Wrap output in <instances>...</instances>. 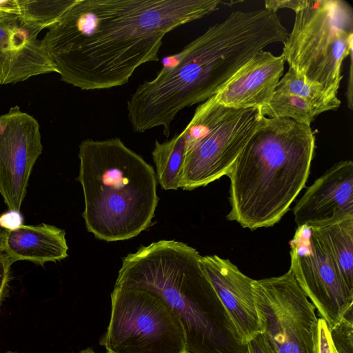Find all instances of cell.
<instances>
[{
	"label": "cell",
	"instance_id": "obj_1",
	"mask_svg": "<svg viewBox=\"0 0 353 353\" xmlns=\"http://www.w3.org/2000/svg\"><path fill=\"white\" fill-rule=\"evenodd\" d=\"M220 0H76L42 39L61 79L83 90L126 84L159 61L164 37L218 9Z\"/></svg>",
	"mask_w": 353,
	"mask_h": 353
},
{
	"label": "cell",
	"instance_id": "obj_2",
	"mask_svg": "<svg viewBox=\"0 0 353 353\" xmlns=\"http://www.w3.org/2000/svg\"><path fill=\"white\" fill-rule=\"evenodd\" d=\"M200 256L174 240L141 246L123 258L114 285L159 294L182 323L186 353H245L246 344L201 269Z\"/></svg>",
	"mask_w": 353,
	"mask_h": 353
},
{
	"label": "cell",
	"instance_id": "obj_3",
	"mask_svg": "<svg viewBox=\"0 0 353 353\" xmlns=\"http://www.w3.org/2000/svg\"><path fill=\"white\" fill-rule=\"evenodd\" d=\"M314 150L310 126L263 116L227 175V219L251 230L278 223L304 188Z\"/></svg>",
	"mask_w": 353,
	"mask_h": 353
},
{
	"label": "cell",
	"instance_id": "obj_4",
	"mask_svg": "<svg viewBox=\"0 0 353 353\" xmlns=\"http://www.w3.org/2000/svg\"><path fill=\"white\" fill-rule=\"evenodd\" d=\"M87 230L105 241L137 236L152 224L159 202L154 170L118 137L79 146Z\"/></svg>",
	"mask_w": 353,
	"mask_h": 353
},
{
	"label": "cell",
	"instance_id": "obj_5",
	"mask_svg": "<svg viewBox=\"0 0 353 353\" xmlns=\"http://www.w3.org/2000/svg\"><path fill=\"white\" fill-rule=\"evenodd\" d=\"M281 55L305 80L337 94L343 60L352 52L353 10L343 0H307L295 12Z\"/></svg>",
	"mask_w": 353,
	"mask_h": 353
},
{
	"label": "cell",
	"instance_id": "obj_6",
	"mask_svg": "<svg viewBox=\"0 0 353 353\" xmlns=\"http://www.w3.org/2000/svg\"><path fill=\"white\" fill-rule=\"evenodd\" d=\"M262 117L259 108H229L212 97L199 105L181 132L185 154L180 188L192 190L228 175Z\"/></svg>",
	"mask_w": 353,
	"mask_h": 353
},
{
	"label": "cell",
	"instance_id": "obj_7",
	"mask_svg": "<svg viewBox=\"0 0 353 353\" xmlns=\"http://www.w3.org/2000/svg\"><path fill=\"white\" fill-rule=\"evenodd\" d=\"M111 312L99 343L106 353H186L182 323L157 293L114 285Z\"/></svg>",
	"mask_w": 353,
	"mask_h": 353
},
{
	"label": "cell",
	"instance_id": "obj_8",
	"mask_svg": "<svg viewBox=\"0 0 353 353\" xmlns=\"http://www.w3.org/2000/svg\"><path fill=\"white\" fill-rule=\"evenodd\" d=\"M252 286L261 333L274 353H314L316 308L292 271L254 279Z\"/></svg>",
	"mask_w": 353,
	"mask_h": 353
},
{
	"label": "cell",
	"instance_id": "obj_9",
	"mask_svg": "<svg viewBox=\"0 0 353 353\" xmlns=\"http://www.w3.org/2000/svg\"><path fill=\"white\" fill-rule=\"evenodd\" d=\"M290 244V270L330 330L352 306L353 292L310 227H298Z\"/></svg>",
	"mask_w": 353,
	"mask_h": 353
},
{
	"label": "cell",
	"instance_id": "obj_10",
	"mask_svg": "<svg viewBox=\"0 0 353 353\" xmlns=\"http://www.w3.org/2000/svg\"><path fill=\"white\" fill-rule=\"evenodd\" d=\"M38 121L15 105L0 116V194L20 212L30 175L42 152Z\"/></svg>",
	"mask_w": 353,
	"mask_h": 353
},
{
	"label": "cell",
	"instance_id": "obj_11",
	"mask_svg": "<svg viewBox=\"0 0 353 353\" xmlns=\"http://www.w3.org/2000/svg\"><path fill=\"white\" fill-rule=\"evenodd\" d=\"M293 214L298 227L353 217V163H335L305 190Z\"/></svg>",
	"mask_w": 353,
	"mask_h": 353
},
{
	"label": "cell",
	"instance_id": "obj_12",
	"mask_svg": "<svg viewBox=\"0 0 353 353\" xmlns=\"http://www.w3.org/2000/svg\"><path fill=\"white\" fill-rule=\"evenodd\" d=\"M199 264L227 310L243 343L261 333L253 292L254 279L229 259L201 256Z\"/></svg>",
	"mask_w": 353,
	"mask_h": 353
},
{
	"label": "cell",
	"instance_id": "obj_13",
	"mask_svg": "<svg viewBox=\"0 0 353 353\" xmlns=\"http://www.w3.org/2000/svg\"><path fill=\"white\" fill-rule=\"evenodd\" d=\"M39 32L18 17L0 18V85L57 72L42 40L37 39Z\"/></svg>",
	"mask_w": 353,
	"mask_h": 353
},
{
	"label": "cell",
	"instance_id": "obj_14",
	"mask_svg": "<svg viewBox=\"0 0 353 353\" xmlns=\"http://www.w3.org/2000/svg\"><path fill=\"white\" fill-rule=\"evenodd\" d=\"M285 60L263 50L256 53L212 97L233 109H261L274 95L283 75Z\"/></svg>",
	"mask_w": 353,
	"mask_h": 353
},
{
	"label": "cell",
	"instance_id": "obj_15",
	"mask_svg": "<svg viewBox=\"0 0 353 353\" xmlns=\"http://www.w3.org/2000/svg\"><path fill=\"white\" fill-rule=\"evenodd\" d=\"M0 248L12 263L27 260L41 265L66 258L68 250L65 231L46 223L0 228Z\"/></svg>",
	"mask_w": 353,
	"mask_h": 353
},
{
	"label": "cell",
	"instance_id": "obj_16",
	"mask_svg": "<svg viewBox=\"0 0 353 353\" xmlns=\"http://www.w3.org/2000/svg\"><path fill=\"white\" fill-rule=\"evenodd\" d=\"M309 227L334 260L349 290L353 292V217Z\"/></svg>",
	"mask_w": 353,
	"mask_h": 353
},
{
	"label": "cell",
	"instance_id": "obj_17",
	"mask_svg": "<svg viewBox=\"0 0 353 353\" xmlns=\"http://www.w3.org/2000/svg\"><path fill=\"white\" fill-rule=\"evenodd\" d=\"M185 154V143L181 132L162 143L155 140L152 156L156 166L157 179L163 190L180 188Z\"/></svg>",
	"mask_w": 353,
	"mask_h": 353
},
{
	"label": "cell",
	"instance_id": "obj_18",
	"mask_svg": "<svg viewBox=\"0 0 353 353\" xmlns=\"http://www.w3.org/2000/svg\"><path fill=\"white\" fill-rule=\"evenodd\" d=\"M275 92L301 97L324 112L336 110L341 105L337 94L327 91L319 83L307 81L290 67L279 81Z\"/></svg>",
	"mask_w": 353,
	"mask_h": 353
},
{
	"label": "cell",
	"instance_id": "obj_19",
	"mask_svg": "<svg viewBox=\"0 0 353 353\" xmlns=\"http://www.w3.org/2000/svg\"><path fill=\"white\" fill-rule=\"evenodd\" d=\"M261 114L268 118L290 119L310 126L315 118L324 112L321 108L293 94L274 92L270 102L260 109Z\"/></svg>",
	"mask_w": 353,
	"mask_h": 353
},
{
	"label": "cell",
	"instance_id": "obj_20",
	"mask_svg": "<svg viewBox=\"0 0 353 353\" xmlns=\"http://www.w3.org/2000/svg\"><path fill=\"white\" fill-rule=\"evenodd\" d=\"M76 0H18L19 20L39 31L49 28L75 3Z\"/></svg>",
	"mask_w": 353,
	"mask_h": 353
},
{
	"label": "cell",
	"instance_id": "obj_21",
	"mask_svg": "<svg viewBox=\"0 0 353 353\" xmlns=\"http://www.w3.org/2000/svg\"><path fill=\"white\" fill-rule=\"evenodd\" d=\"M352 306L341 320L329 329L333 344L338 353H353V317Z\"/></svg>",
	"mask_w": 353,
	"mask_h": 353
},
{
	"label": "cell",
	"instance_id": "obj_22",
	"mask_svg": "<svg viewBox=\"0 0 353 353\" xmlns=\"http://www.w3.org/2000/svg\"><path fill=\"white\" fill-rule=\"evenodd\" d=\"M314 353H338L333 344L329 327L321 317L317 320L315 330Z\"/></svg>",
	"mask_w": 353,
	"mask_h": 353
},
{
	"label": "cell",
	"instance_id": "obj_23",
	"mask_svg": "<svg viewBox=\"0 0 353 353\" xmlns=\"http://www.w3.org/2000/svg\"><path fill=\"white\" fill-rule=\"evenodd\" d=\"M12 263L5 252L0 248V304L8 286L10 266Z\"/></svg>",
	"mask_w": 353,
	"mask_h": 353
},
{
	"label": "cell",
	"instance_id": "obj_24",
	"mask_svg": "<svg viewBox=\"0 0 353 353\" xmlns=\"http://www.w3.org/2000/svg\"><path fill=\"white\" fill-rule=\"evenodd\" d=\"M307 0H269L265 1V8L276 12L279 9L289 8L295 12L303 8Z\"/></svg>",
	"mask_w": 353,
	"mask_h": 353
},
{
	"label": "cell",
	"instance_id": "obj_25",
	"mask_svg": "<svg viewBox=\"0 0 353 353\" xmlns=\"http://www.w3.org/2000/svg\"><path fill=\"white\" fill-rule=\"evenodd\" d=\"M245 353H274L266 336L260 333L246 343Z\"/></svg>",
	"mask_w": 353,
	"mask_h": 353
},
{
	"label": "cell",
	"instance_id": "obj_26",
	"mask_svg": "<svg viewBox=\"0 0 353 353\" xmlns=\"http://www.w3.org/2000/svg\"><path fill=\"white\" fill-rule=\"evenodd\" d=\"M23 218L20 212L8 210L0 215V228L12 230L23 225Z\"/></svg>",
	"mask_w": 353,
	"mask_h": 353
},
{
	"label": "cell",
	"instance_id": "obj_27",
	"mask_svg": "<svg viewBox=\"0 0 353 353\" xmlns=\"http://www.w3.org/2000/svg\"><path fill=\"white\" fill-rule=\"evenodd\" d=\"M19 6L18 0H0V18L5 17H19Z\"/></svg>",
	"mask_w": 353,
	"mask_h": 353
},
{
	"label": "cell",
	"instance_id": "obj_28",
	"mask_svg": "<svg viewBox=\"0 0 353 353\" xmlns=\"http://www.w3.org/2000/svg\"><path fill=\"white\" fill-rule=\"evenodd\" d=\"M350 57V75H349V82L347 85V105L350 109H352V52H351L349 54Z\"/></svg>",
	"mask_w": 353,
	"mask_h": 353
},
{
	"label": "cell",
	"instance_id": "obj_29",
	"mask_svg": "<svg viewBox=\"0 0 353 353\" xmlns=\"http://www.w3.org/2000/svg\"><path fill=\"white\" fill-rule=\"evenodd\" d=\"M5 353H17L16 352H12V351H7ZM78 353H96L93 349H92L91 347H88L86 349H84L83 350H81L80 352H79Z\"/></svg>",
	"mask_w": 353,
	"mask_h": 353
}]
</instances>
